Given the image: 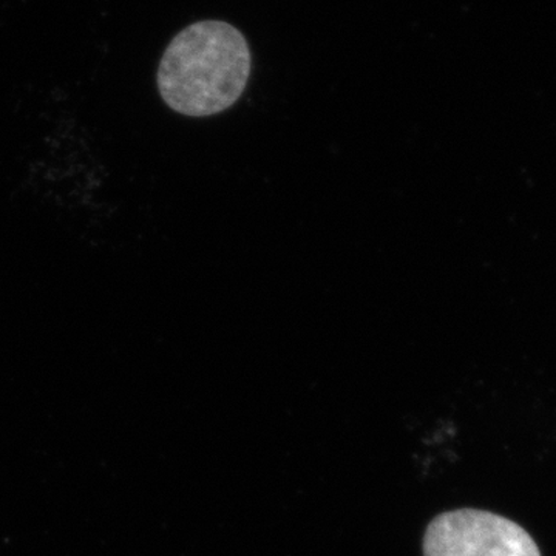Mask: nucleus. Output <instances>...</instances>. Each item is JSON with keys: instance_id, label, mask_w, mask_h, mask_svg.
Masks as SVG:
<instances>
[{"instance_id": "2", "label": "nucleus", "mask_w": 556, "mask_h": 556, "mask_svg": "<svg viewBox=\"0 0 556 556\" xmlns=\"http://www.w3.org/2000/svg\"><path fill=\"white\" fill-rule=\"evenodd\" d=\"M424 556H543L526 529L492 511L456 508L431 519Z\"/></svg>"}, {"instance_id": "1", "label": "nucleus", "mask_w": 556, "mask_h": 556, "mask_svg": "<svg viewBox=\"0 0 556 556\" xmlns=\"http://www.w3.org/2000/svg\"><path fill=\"white\" fill-rule=\"evenodd\" d=\"M251 67V50L239 28L228 22L201 21L170 40L156 84L167 108L190 118H206L240 100Z\"/></svg>"}]
</instances>
